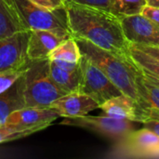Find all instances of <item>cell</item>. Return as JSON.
Masks as SVG:
<instances>
[{
  "mask_svg": "<svg viewBox=\"0 0 159 159\" xmlns=\"http://www.w3.org/2000/svg\"><path fill=\"white\" fill-rule=\"evenodd\" d=\"M65 12L71 37L89 41L124 61L129 56V42L121 19L102 8L66 3Z\"/></svg>",
  "mask_w": 159,
  "mask_h": 159,
  "instance_id": "6da1fadb",
  "label": "cell"
},
{
  "mask_svg": "<svg viewBox=\"0 0 159 159\" xmlns=\"http://www.w3.org/2000/svg\"><path fill=\"white\" fill-rule=\"evenodd\" d=\"M76 41L82 55L95 63L123 94L135 100L147 119L151 106L143 99L137 89L134 73L129 62V56L122 61L116 55L95 46L89 41L84 39H77Z\"/></svg>",
  "mask_w": 159,
  "mask_h": 159,
  "instance_id": "7a4b0ae2",
  "label": "cell"
},
{
  "mask_svg": "<svg viewBox=\"0 0 159 159\" xmlns=\"http://www.w3.org/2000/svg\"><path fill=\"white\" fill-rule=\"evenodd\" d=\"M21 79L26 107L49 108L52 102L66 95L51 77L49 59L31 61Z\"/></svg>",
  "mask_w": 159,
  "mask_h": 159,
  "instance_id": "3957f363",
  "label": "cell"
},
{
  "mask_svg": "<svg viewBox=\"0 0 159 159\" xmlns=\"http://www.w3.org/2000/svg\"><path fill=\"white\" fill-rule=\"evenodd\" d=\"M30 30L52 32L63 38L70 37L64 8L48 9L30 0H15Z\"/></svg>",
  "mask_w": 159,
  "mask_h": 159,
  "instance_id": "277c9868",
  "label": "cell"
},
{
  "mask_svg": "<svg viewBox=\"0 0 159 159\" xmlns=\"http://www.w3.org/2000/svg\"><path fill=\"white\" fill-rule=\"evenodd\" d=\"M80 68L82 75L80 92L89 95L100 105L122 93L107 75L84 55L80 60Z\"/></svg>",
  "mask_w": 159,
  "mask_h": 159,
  "instance_id": "5b68a950",
  "label": "cell"
},
{
  "mask_svg": "<svg viewBox=\"0 0 159 159\" xmlns=\"http://www.w3.org/2000/svg\"><path fill=\"white\" fill-rule=\"evenodd\" d=\"M61 125L83 128L105 137L121 139L134 130V121L118 119L109 116H84L74 118H64Z\"/></svg>",
  "mask_w": 159,
  "mask_h": 159,
  "instance_id": "8992f818",
  "label": "cell"
},
{
  "mask_svg": "<svg viewBox=\"0 0 159 159\" xmlns=\"http://www.w3.org/2000/svg\"><path fill=\"white\" fill-rule=\"evenodd\" d=\"M117 157H159V136L147 128L132 130L120 139L115 151Z\"/></svg>",
  "mask_w": 159,
  "mask_h": 159,
  "instance_id": "52a82bcc",
  "label": "cell"
},
{
  "mask_svg": "<svg viewBox=\"0 0 159 159\" xmlns=\"http://www.w3.org/2000/svg\"><path fill=\"white\" fill-rule=\"evenodd\" d=\"M30 31H21L0 40V72L24 70L31 62L27 56Z\"/></svg>",
  "mask_w": 159,
  "mask_h": 159,
  "instance_id": "ba28073f",
  "label": "cell"
},
{
  "mask_svg": "<svg viewBox=\"0 0 159 159\" xmlns=\"http://www.w3.org/2000/svg\"><path fill=\"white\" fill-rule=\"evenodd\" d=\"M126 38L130 44L159 46V23L143 14L121 18Z\"/></svg>",
  "mask_w": 159,
  "mask_h": 159,
  "instance_id": "9c48e42d",
  "label": "cell"
},
{
  "mask_svg": "<svg viewBox=\"0 0 159 159\" xmlns=\"http://www.w3.org/2000/svg\"><path fill=\"white\" fill-rule=\"evenodd\" d=\"M49 108L56 111L60 117L74 118L87 116L91 111L99 109L100 104L85 93L74 92L59 98Z\"/></svg>",
  "mask_w": 159,
  "mask_h": 159,
  "instance_id": "30bf717a",
  "label": "cell"
},
{
  "mask_svg": "<svg viewBox=\"0 0 159 159\" xmlns=\"http://www.w3.org/2000/svg\"><path fill=\"white\" fill-rule=\"evenodd\" d=\"M100 108L106 116L118 119H129L141 123L146 119L137 102L123 93L107 100L100 105Z\"/></svg>",
  "mask_w": 159,
  "mask_h": 159,
  "instance_id": "8fae6325",
  "label": "cell"
},
{
  "mask_svg": "<svg viewBox=\"0 0 159 159\" xmlns=\"http://www.w3.org/2000/svg\"><path fill=\"white\" fill-rule=\"evenodd\" d=\"M66 38L45 30H31L27 46V56L30 61L49 58L50 53Z\"/></svg>",
  "mask_w": 159,
  "mask_h": 159,
  "instance_id": "7c38bea8",
  "label": "cell"
},
{
  "mask_svg": "<svg viewBox=\"0 0 159 159\" xmlns=\"http://www.w3.org/2000/svg\"><path fill=\"white\" fill-rule=\"evenodd\" d=\"M59 117V114L51 108L24 107L10 114L5 124H20L45 129Z\"/></svg>",
  "mask_w": 159,
  "mask_h": 159,
  "instance_id": "4fadbf2b",
  "label": "cell"
},
{
  "mask_svg": "<svg viewBox=\"0 0 159 159\" xmlns=\"http://www.w3.org/2000/svg\"><path fill=\"white\" fill-rule=\"evenodd\" d=\"M15 0H0V40L21 31H29Z\"/></svg>",
  "mask_w": 159,
  "mask_h": 159,
  "instance_id": "5bb4252c",
  "label": "cell"
},
{
  "mask_svg": "<svg viewBox=\"0 0 159 159\" xmlns=\"http://www.w3.org/2000/svg\"><path fill=\"white\" fill-rule=\"evenodd\" d=\"M26 106L20 75L9 89L0 94V126L6 123L10 114Z\"/></svg>",
  "mask_w": 159,
  "mask_h": 159,
  "instance_id": "9a60e30c",
  "label": "cell"
},
{
  "mask_svg": "<svg viewBox=\"0 0 159 159\" xmlns=\"http://www.w3.org/2000/svg\"><path fill=\"white\" fill-rule=\"evenodd\" d=\"M49 68L52 79L65 94L80 92L82 78L80 67L75 71H66L49 60Z\"/></svg>",
  "mask_w": 159,
  "mask_h": 159,
  "instance_id": "2e32d148",
  "label": "cell"
},
{
  "mask_svg": "<svg viewBox=\"0 0 159 159\" xmlns=\"http://www.w3.org/2000/svg\"><path fill=\"white\" fill-rule=\"evenodd\" d=\"M82 53L77 41L73 37H68L61 41L58 47L50 53V61H65L70 62H79Z\"/></svg>",
  "mask_w": 159,
  "mask_h": 159,
  "instance_id": "e0dca14e",
  "label": "cell"
},
{
  "mask_svg": "<svg viewBox=\"0 0 159 159\" xmlns=\"http://www.w3.org/2000/svg\"><path fill=\"white\" fill-rule=\"evenodd\" d=\"M41 130L43 129L37 127H27L20 124H3L0 126V143L21 139Z\"/></svg>",
  "mask_w": 159,
  "mask_h": 159,
  "instance_id": "ac0fdd59",
  "label": "cell"
},
{
  "mask_svg": "<svg viewBox=\"0 0 159 159\" xmlns=\"http://www.w3.org/2000/svg\"><path fill=\"white\" fill-rule=\"evenodd\" d=\"M146 6V0H111V12L121 19L142 14Z\"/></svg>",
  "mask_w": 159,
  "mask_h": 159,
  "instance_id": "d6986e66",
  "label": "cell"
},
{
  "mask_svg": "<svg viewBox=\"0 0 159 159\" xmlns=\"http://www.w3.org/2000/svg\"><path fill=\"white\" fill-rule=\"evenodd\" d=\"M129 57L143 71L159 78V61L129 44Z\"/></svg>",
  "mask_w": 159,
  "mask_h": 159,
  "instance_id": "ffe728a7",
  "label": "cell"
},
{
  "mask_svg": "<svg viewBox=\"0 0 159 159\" xmlns=\"http://www.w3.org/2000/svg\"><path fill=\"white\" fill-rule=\"evenodd\" d=\"M24 70L0 72V94L9 89L14 84V82L22 75Z\"/></svg>",
  "mask_w": 159,
  "mask_h": 159,
  "instance_id": "44dd1931",
  "label": "cell"
},
{
  "mask_svg": "<svg viewBox=\"0 0 159 159\" xmlns=\"http://www.w3.org/2000/svg\"><path fill=\"white\" fill-rule=\"evenodd\" d=\"M65 2L102 8L104 10L111 11V0H65Z\"/></svg>",
  "mask_w": 159,
  "mask_h": 159,
  "instance_id": "7402d4cb",
  "label": "cell"
},
{
  "mask_svg": "<svg viewBox=\"0 0 159 159\" xmlns=\"http://www.w3.org/2000/svg\"><path fill=\"white\" fill-rule=\"evenodd\" d=\"M34 4L48 8V9H60L64 8L66 2L65 0H30Z\"/></svg>",
  "mask_w": 159,
  "mask_h": 159,
  "instance_id": "603a6c76",
  "label": "cell"
},
{
  "mask_svg": "<svg viewBox=\"0 0 159 159\" xmlns=\"http://www.w3.org/2000/svg\"><path fill=\"white\" fill-rule=\"evenodd\" d=\"M130 44V43H129ZM138 49L145 52L152 58L159 61V46H144V45H137V44H131Z\"/></svg>",
  "mask_w": 159,
  "mask_h": 159,
  "instance_id": "cb8c5ba5",
  "label": "cell"
},
{
  "mask_svg": "<svg viewBox=\"0 0 159 159\" xmlns=\"http://www.w3.org/2000/svg\"><path fill=\"white\" fill-rule=\"evenodd\" d=\"M142 14L144 15L145 17L149 18L150 20L159 23V7L146 6L144 7V9L143 10Z\"/></svg>",
  "mask_w": 159,
  "mask_h": 159,
  "instance_id": "d4e9b609",
  "label": "cell"
},
{
  "mask_svg": "<svg viewBox=\"0 0 159 159\" xmlns=\"http://www.w3.org/2000/svg\"><path fill=\"white\" fill-rule=\"evenodd\" d=\"M52 61L60 68L66 71H75L80 67V61L79 62H70L65 61Z\"/></svg>",
  "mask_w": 159,
  "mask_h": 159,
  "instance_id": "484cf974",
  "label": "cell"
},
{
  "mask_svg": "<svg viewBox=\"0 0 159 159\" xmlns=\"http://www.w3.org/2000/svg\"><path fill=\"white\" fill-rule=\"evenodd\" d=\"M144 126V128H147L154 131L157 136H159V121L152 118H147L146 120L142 122Z\"/></svg>",
  "mask_w": 159,
  "mask_h": 159,
  "instance_id": "4316f807",
  "label": "cell"
},
{
  "mask_svg": "<svg viewBox=\"0 0 159 159\" xmlns=\"http://www.w3.org/2000/svg\"><path fill=\"white\" fill-rule=\"evenodd\" d=\"M141 70H142V69H141ZM142 72H143V74L144 75V76H145L149 81H151L152 83H154L155 85H157V86H158L159 87V78H157V76H155V75H150V74L146 73V72L143 71V70H142Z\"/></svg>",
  "mask_w": 159,
  "mask_h": 159,
  "instance_id": "83f0119b",
  "label": "cell"
},
{
  "mask_svg": "<svg viewBox=\"0 0 159 159\" xmlns=\"http://www.w3.org/2000/svg\"><path fill=\"white\" fill-rule=\"evenodd\" d=\"M147 118H152V119H156L159 121V110L151 108L149 113H148V117Z\"/></svg>",
  "mask_w": 159,
  "mask_h": 159,
  "instance_id": "f1b7e54d",
  "label": "cell"
},
{
  "mask_svg": "<svg viewBox=\"0 0 159 159\" xmlns=\"http://www.w3.org/2000/svg\"><path fill=\"white\" fill-rule=\"evenodd\" d=\"M146 1H147V6L159 7V0H146Z\"/></svg>",
  "mask_w": 159,
  "mask_h": 159,
  "instance_id": "f546056e",
  "label": "cell"
}]
</instances>
